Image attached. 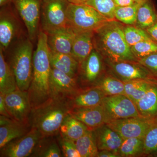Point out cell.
I'll return each mask as SVG.
<instances>
[{
    "label": "cell",
    "mask_w": 157,
    "mask_h": 157,
    "mask_svg": "<svg viewBox=\"0 0 157 157\" xmlns=\"http://www.w3.org/2000/svg\"><path fill=\"white\" fill-rule=\"evenodd\" d=\"M51 70L47 34L42 30L38 34L37 48L33 55V76L28 90L32 109L50 98Z\"/></svg>",
    "instance_id": "obj_1"
},
{
    "label": "cell",
    "mask_w": 157,
    "mask_h": 157,
    "mask_svg": "<svg viewBox=\"0 0 157 157\" xmlns=\"http://www.w3.org/2000/svg\"><path fill=\"white\" fill-rule=\"evenodd\" d=\"M94 45L107 61L137 62L125 38L124 26L115 20L94 31Z\"/></svg>",
    "instance_id": "obj_2"
},
{
    "label": "cell",
    "mask_w": 157,
    "mask_h": 157,
    "mask_svg": "<svg viewBox=\"0 0 157 157\" xmlns=\"http://www.w3.org/2000/svg\"><path fill=\"white\" fill-rule=\"evenodd\" d=\"M70 109L67 99L50 98L32 109L29 119L31 128L36 129L43 137L57 136Z\"/></svg>",
    "instance_id": "obj_3"
},
{
    "label": "cell",
    "mask_w": 157,
    "mask_h": 157,
    "mask_svg": "<svg viewBox=\"0 0 157 157\" xmlns=\"http://www.w3.org/2000/svg\"><path fill=\"white\" fill-rule=\"evenodd\" d=\"M33 45L29 38L20 41L7 61L16 78L18 89L28 91L33 76Z\"/></svg>",
    "instance_id": "obj_4"
},
{
    "label": "cell",
    "mask_w": 157,
    "mask_h": 157,
    "mask_svg": "<svg viewBox=\"0 0 157 157\" xmlns=\"http://www.w3.org/2000/svg\"><path fill=\"white\" fill-rule=\"evenodd\" d=\"M109 20L93 7L70 3L67 11V27L73 31H95Z\"/></svg>",
    "instance_id": "obj_5"
},
{
    "label": "cell",
    "mask_w": 157,
    "mask_h": 157,
    "mask_svg": "<svg viewBox=\"0 0 157 157\" xmlns=\"http://www.w3.org/2000/svg\"><path fill=\"white\" fill-rule=\"evenodd\" d=\"M68 0H42L41 16L42 30L45 33L67 27Z\"/></svg>",
    "instance_id": "obj_6"
},
{
    "label": "cell",
    "mask_w": 157,
    "mask_h": 157,
    "mask_svg": "<svg viewBox=\"0 0 157 157\" xmlns=\"http://www.w3.org/2000/svg\"><path fill=\"white\" fill-rule=\"evenodd\" d=\"M157 122V118L136 117L111 120L106 124L117 132L123 139L137 137L144 139L149 129Z\"/></svg>",
    "instance_id": "obj_7"
},
{
    "label": "cell",
    "mask_w": 157,
    "mask_h": 157,
    "mask_svg": "<svg viewBox=\"0 0 157 157\" xmlns=\"http://www.w3.org/2000/svg\"><path fill=\"white\" fill-rule=\"evenodd\" d=\"M109 121L143 117L136 105L125 95L106 96L101 103Z\"/></svg>",
    "instance_id": "obj_8"
},
{
    "label": "cell",
    "mask_w": 157,
    "mask_h": 157,
    "mask_svg": "<svg viewBox=\"0 0 157 157\" xmlns=\"http://www.w3.org/2000/svg\"><path fill=\"white\" fill-rule=\"evenodd\" d=\"M42 0H14L13 4L25 25L29 38L33 41L38 36Z\"/></svg>",
    "instance_id": "obj_9"
},
{
    "label": "cell",
    "mask_w": 157,
    "mask_h": 157,
    "mask_svg": "<svg viewBox=\"0 0 157 157\" xmlns=\"http://www.w3.org/2000/svg\"><path fill=\"white\" fill-rule=\"evenodd\" d=\"M42 137L36 129L31 128L25 135L11 140L0 148V157H31L37 143Z\"/></svg>",
    "instance_id": "obj_10"
},
{
    "label": "cell",
    "mask_w": 157,
    "mask_h": 157,
    "mask_svg": "<svg viewBox=\"0 0 157 157\" xmlns=\"http://www.w3.org/2000/svg\"><path fill=\"white\" fill-rule=\"evenodd\" d=\"M102 57L94 48L87 58L79 64L78 81L81 88L93 87L102 76Z\"/></svg>",
    "instance_id": "obj_11"
},
{
    "label": "cell",
    "mask_w": 157,
    "mask_h": 157,
    "mask_svg": "<svg viewBox=\"0 0 157 157\" xmlns=\"http://www.w3.org/2000/svg\"><path fill=\"white\" fill-rule=\"evenodd\" d=\"M49 86L50 98L67 99L81 89L78 78L53 68L51 70Z\"/></svg>",
    "instance_id": "obj_12"
},
{
    "label": "cell",
    "mask_w": 157,
    "mask_h": 157,
    "mask_svg": "<svg viewBox=\"0 0 157 157\" xmlns=\"http://www.w3.org/2000/svg\"><path fill=\"white\" fill-rule=\"evenodd\" d=\"M113 74L123 81L136 79L157 81V77L138 62L107 61Z\"/></svg>",
    "instance_id": "obj_13"
},
{
    "label": "cell",
    "mask_w": 157,
    "mask_h": 157,
    "mask_svg": "<svg viewBox=\"0 0 157 157\" xmlns=\"http://www.w3.org/2000/svg\"><path fill=\"white\" fill-rule=\"evenodd\" d=\"M5 102L9 114L16 121L29 123L32 106L28 91L17 89L5 95Z\"/></svg>",
    "instance_id": "obj_14"
},
{
    "label": "cell",
    "mask_w": 157,
    "mask_h": 157,
    "mask_svg": "<svg viewBox=\"0 0 157 157\" xmlns=\"http://www.w3.org/2000/svg\"><path fill=\"white\" fill-rule=\"evenodd\" d=\"M10 5L1 7L0 14V48H9L20 32V24Z\"/></svg>",
    "instance_id": "obj_15"
},
{
    "label": "cell",
    "mask_w": 157,
    "mask_h": 157,
    "mask_svg": "<svg viewBox=\"0 0 157 157\" xmlns=\"http://www.w3.org/2000/svg\"><path fill=\"white\" fill-rule=\"evenodd\" d=\"M69 113L90 130H94L109 121L101 104L94 107L73 108L70 109Z\"/></svg>",
    "instance_id": "obj_16"
},
{
    "label": "cell",
    "mask_w": 157,
    "mask_h": 157,
    "mask_svg": "<svg viewBox=\"0 0 157 157\" xmlns=\"http://www.w3.org/2000/svg\"><path fill=\"white\" fill-rule=\"evenodd\" d=\"M46 33L49 50L58 53L72 54L75 31L66 27Z\"/></svg>",
    "instance_id": "obj_17"
},
{
    "label": "cell",
    "mask_w": 157,
    "mask_h": 157,
    "mask_svg": "<svg viewBox=\"0 0 157 157\" xmlns=\"http://www.w3.org/2000/svg\"><path fill=\"white\" fill-rule=\"evenodd\" d=\"M31 129L29 123H25L5 116H0V148L11 140L28 133Z\"/></svg>",
    "instance_id": "obj_18"
},
{
    "label": "cell",
    "mask_w": 157,
    "mask_h": 157,
    "mask_svg": "<svg viewBox=\"0 0 157 157\" xmlns=\"http://www.w3.org/2000/svg\"><path fill=\"white\" fill-rule=\"evenodd\" d=\"M106 97L102 91L95 87L81 88L68 98L70 109L94 107L101 104Z\"/></svg>",
    "instance_id": "obj_19"
},
{
    "label": "cell",
    "mask_w": 157,
    "mask_h": 157,
    "mask_svg": "<svg viewBox=\"0 0 157 157\" xmlns=\"http://www.w3.org/2000/svg\"><path fill=\"white\" fill-rule=\"evenodd\" d=\"M99 151H110L119 154L123 139L106 124L93 130Z\"/></svg>",
    "instance_id": "obj_20"
},
{
    "label": "cell",
    "mask_w": 157,
    "mask_h": 157,
    "mask_svg": "<svg viewBox=\"0 0 157 157\" xmlns=\"http://www.w3.org/2000/svg\"><path fill=\"white\" fill-rule=\"evenodd\" d=\"M72 55L81 63L87 58L93 49L94 32L91 31H75Z\"/></svg>",
    "instance_id": "obj_21"
},
{
    "label": "cell",
    "mask_w": 157,
    "mask_h": 157,
    "mask_svg": "<svg viewBox=\"0 0 157 157\" xmlns=\"http://www.w3.org/2000/svg\"><path fill=\"white\" fill-rule=\"evenodd\" d=\"M49 57L51 68L78 78L79 63L72 54L58 53L49 50Z\"/></svg>",
    "instance_id": "obj_22"
},
{
    "label": "cell",
    "mask_w": 157,
    "mask_h": 157,
    "mask_svg": "<svg viewBox=\"0 0 157 157\" xmlns=\"http://www.w3.org/2000/svg\"><path fill=\"white\" fill-rule=\"evenodd\" d=\"M136 106L143 117L157 118V83L147 90Z\"/></svg>",
    "instance_id": "obj_23"
},
{
    "label": "cell",
    "mask_w": 157,
    "mask_h": 157,
    "mask_svg": "<svg viewBox=\"0 0 157 157\" xmlns=\"http://www.w3.org/2000/svg\"><path fill=\"white\" fill-rule=\"evenodd\" d=\"M18 89L15 76L0 48V93L7 94Z\"/></svg>",
    "instance_id": "obj_24"
},
{
    "label": "cell",
    "mask_w": 157,
    "mask_h": 157,
    "mask_svg": "<svg viewBox=\"0 0 157 157\" xmlns=\"http://www.w3.org/2000/svg\"><path fill=\"white\" fill-rule=\"evenodd\" d=\"M89 130L86 125L69 113L65 117L61 125L59 134L75 141L83 136Z\"/></svg>",
    "instance_id": "obj_25"
},
{
    "label": "cell",
    "mask_w": 157,
    "mask_h": 157,
    "mask_svg": "<svg viewBox=\"0 0 157 157\" xmlns=\"http://www.w3.org/2000/svg\"><path fill=\"white\" fill-rule=\"evenodd\" d=\"M63 157L56 136L42 137L34 148L30 157Z\"/></svg>",
    "instance_id": "obj_26"
},
{
    "label": "cell",
    "mask_w": 157,
    "mask_h": 157,
    "mask_svg": "<svg viewBox=\"0 0 157 157\" xmlns=\"http://www.w3.org/2000/svg\"><path fill=\"white\" fill-rule=\"evenodd\" d=\"M94 87L101 90L106 96L125 95L124 81L115 76H101Z\"/></svg>",
    "instance_id": "obj_27"
},
{
    "label": "cell",
    "mask_w": 157,
    "mask_h": 157,
    "mask_svg": "<svg viewBox=\"0 0 157 157\" xmlns=\"http://www.w3.org/2000/svg\"><path fill=\"white\" fill-rule=\"evenodd\" d=\"M124 83L125 95L136 105L138 101L157 81L136 79L124 81Z\"/></svg>",
    "instance_id": "obj_28"
},
{
    "label": "cell",
    "mask_w": 157,
    "mask_h": 157,
    "mask_svg": "<svg viewBox=\"0 0 157 157\" xmlns=\"http://www.w3.org/2000/svg\"><path fill=\"white\" fill-rule=\"evenodd\" d=\"M157 17L151 0H145L140 4L137 15V27L147 29L157 22Z\"/></svg>",
    "instance_id": "obj_29"
},
{
    "label": "cell",
    "mask_w": 157,
    "mask_h": 157,
    "mask_svg": "<svg viewBox=\"0 0 157 157\" xmlns=\"http://www.w3.org/2000/svg\"><path fill=\"white\" fill-rule=\"evenodd\" d=\"M75 144L81 157H97L99 150L93 130H89Z\"/></svg>",
    "instance_id": "obj_30"
},
{
    "label": "cell",
    "mask_w": 157,
    "mask_h": 157,
    "mask_svg": "<svg viewBox=\"0 0 157 157\" xmlns=\"http://www.w3.org/2000/svg\"><path fill=\"white\" fill-rule=\"evenodd\" d=\"M144 139L132 137L123 140L119 150V154L121 157L135 156L144 152Z\"/></svg>",
    "instance_id": "obj_31"
},
{
    "label": "cell",
    "mask_w": 157,
    "mask_h": 157,
    "mask_svg": "<svg viewBox=\"0 0 157 157\" xmlns=\"http://www.w3.org/2000/svg\"><path fill=\"white\" fill-rule=\"evenodd\" d=\"M140 4L135 3L131 6L116 7L114 12L115 19L127 25L135 24L137 21V10Z\"/></svg>",
    "instance_id": "obj_32"
},
{
    "label": "cell",
    "mask_w": 157,
    "mask_h": 157,
    "mask_svg": "<svg viewBox=\"0 0 157 157\" xmlns=\"http://www.w3.org/2000/svg\"><path fill=\"white\" fill-rule=\"evenodd\" d=\"M84 5L93 7L109 21L115 20L114 12L117 6L113 0H90Z\"/></svg>",
    "instance_id": "obj_33"
},
{
    "label": "cell",
    "mask_w": 157,
    "mask_h": 157,
    "mask_svg": "<svg viewBox=\"0 0 157 157\" xmlns=\"http://www.w3.org/2000/svg\"><path fill=\"white\" fill-rule=\"evenodd\" d=\"M124 33L127 43L131 48L141 41L152 40L146 30L137 26L128 25L124 27Z\"/></svg>",
    "instance_id": "obj_34"
},
{
    "label": "cell",
    "mask_w": 157,
    "mask_h": 157,
    "mask_svg": "<svg viewBox=\"0 0 157 157\" xmlns=\"http://www.w3.org/2000/svg\"><path fill=\"white\" fill-rule=\"evenodd\" d=\"M131 50L138 61L152 53L157 52V43L153 40H144L133 45Z\"/></svg>",
    "instance_id": "obj_35"
},
{
    "label": "cell",
    "mask_w": 157,
    "mask_h": 157,
    "mask_svg": "<svg viewBox=\"0 0 157 157\" xmlns=\"http://www.w3.org/2000/svg\"><path fill=\"white\" fill-rule=\"evenodd\" d=\"M63 155L65 157H81L76 147L75 141L59 135L56 136Z\"/></svg>",
    "instance_id": "obj_36"
},
{
    "label": "cell",
    "mask_w": 157,
    "mask_h": 157,
    "mask_svg": "<svg viewBox=\"0 0 157 157\" xmlns=\"http://www.w3.org/2000/svg\"><path fill=\"white\" fill-rule=\"evenodd\" d=\"M144 153H152L157 151V122L154 124L144 138Z\"/></svg>",
    "instance_id": "obj_37"
},
{
    "label": "cell",
    "mask_w": 157,
    "mask_h": 157,
    "mask_svg": "<svg viewBox=\"0 0 157 157\" xmlns=\"http://www.w3.org/2000/svg\"><path fill=\"white\" fill-rule=\"evenodd\" d=\"M137 62L153 73H157V52L138 59Z\"/></svg>",
    "instance_id": "obj_38"
},
{
    "label": "cell",
    "mask_w": 157,
    "mask_h": 157,
    "mask_svg": "<svg viewBox=\"0 0 157 157\" xmlns=\"http://www.w3.org/2000/svg\"><path fill=\"white\" fill-rule=\"evenodd\" d=\"M0 114L11 118L7 109L5 100V95L0 93Z\"/></svg>",
    "instance_id": "obj_39"
},
{
    "label": "cell",
    "mask_w": 157,
    "mask_h": 157,
    "mask_svg": "<svg viewBox=\"0 0 157 157\" xmlns=\"http://www.w3.org/2000/svg\"><path fill=\"white\" fill-rule=\"evenodd\" d=\"M146 31L152 39L157 42V22L147 29Z\"/></svg>",
    "instance_id": "obj_40"
},
{
    "label": "cell",
    "mask_w": 157,
    "mask_h": 157,
    "mask_svg": "<svg viewBox=\"0 0 157 157\" xmlns=\"http://www.w3.org/2000/svg\"><path fill=\"white\" fill-rule=\"evenodd\" d=\"M121 157L118 154L110 151L104 150L99 151L97 157Z\"/></svg>",
    "instance_id": "obj_41"
},
{
    "label": "cell",
    "mask_w": 157,
    "mask_h": 157,
    "mask_svg": "<svg viewBox=\"0 0 157 157\" xmlns=\"http://www.w3.org/2000/svg\"><path fill=\"white\" fill-rule=\"evenodd\" d=\"M117 7L131 6L135 4L133 0H113Z\"/></svg>",
    "instance_id": "obj_42"
},
{
    "label": "cell",
    "mask_w": 157,
    "mask_h": 157,
    "mask_svg": "<svg viewBox=\"0 0 157 157\" xmlns=\"http://www.w3.org/2000/svg\"><path fill=\"white\" fill-rule=\"evenodd\" d=\"M69 2L75 4H85L90 0H68Z\"/></svg>",
    "instance_id": "obj_43"
},
{
    "label": "cell",
    "mask_w": 157,
    "mask_h": 157,
    "mask_svg": "<svg viewBox=\"0 0 157 157\" xmlns=\"http://www.w3.org/2000/svg\"><path fill=\"white\" fill-rule=\"evenodd\" d=\"M14 0H0V6L3 7L13 3Z\"/></svg>",
    "instance_id": "obj_44"
},
{
    "label": "cell",
    "mask_w": 157,
    "mask_h": 157,
    "mask_svg": "<svg viewBox=\"0 0 157 157\" xmlns=\"http://www.w3.org/2000/svg\"><path fill=\"white\" fill-rule=\"evenodd\" d=\"M133 1H134L135 3L140 4V3L143 2L145 0H133Z\"/></svg>",
    "instance_id": "obj_45"
},
{
    "label": "cell",
    "mask_w": 157,
    "mask_h": 157,
    "mask_svg": "<svg viewBox=\"0 0 157 157\" xmlns=\"http://www.w3.org/2000/svg\"><path fill=\"white\" fill-rule=\"evenodd\" d=\"M156 157H157V155H156Z\"/></svg>",
    "instance_id": "obj_46"
}]
</instances>
